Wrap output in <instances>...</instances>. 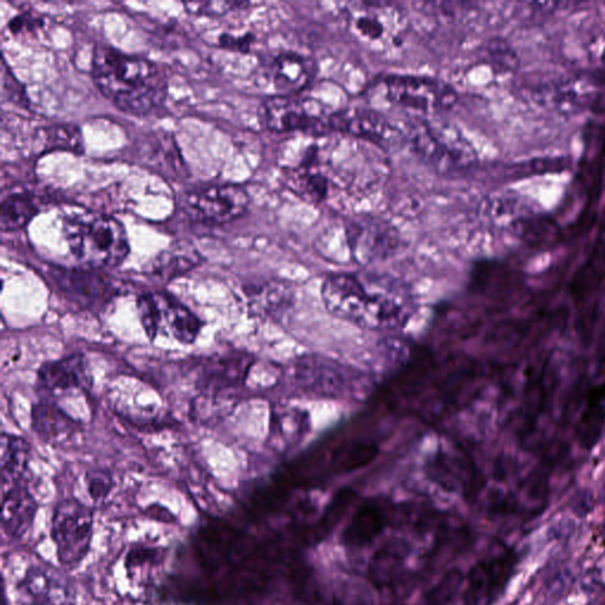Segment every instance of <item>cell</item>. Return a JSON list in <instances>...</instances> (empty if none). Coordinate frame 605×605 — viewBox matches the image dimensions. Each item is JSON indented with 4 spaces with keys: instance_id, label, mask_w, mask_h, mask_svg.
<instances>
[{
    "instance_id": "obj_1",
    "label": "cell",
    "mask_w": 605,
    "mask_h": 605,
    "mask_svg": "<svg viewBox=\"0 0 605 605\" xmlns=\"http://www.w3.org/2000/svg\"><path fill=\"white\" fill-rule=\"evenodd\" d=\"M91 75L101 93L130 115L148 114L166 97L167 82L158 65L106 45L95 48Z\"/></svg>"
},
{
    "instance_id": "obj_2",
    "label": "cell",
    "mask_w": 605,
    "mask_h": 605,
    "mask_svg": "<svg viewBox=\"0 0 605 605\" xmlns=\"http://www.w3.org/2000/svg\"><path fill=\"white\" fill-rule=\"evenodd\" d=\"M71 253L88 269H113L129 253L128 236L119 220L97 213H76L63 221Z\"/></svg>"
},
{
    "instance_id": "obj_3",
    "label": "cell",
    "mask_w": 605,
    "mask_h": 605,
    "mask_svg": "<svg viewBox=\"0 0 605 605\" xmlns=\"http://www.w3.org/2000/svg\"><path fill=\"white\" fill-rule=\"evenodd\" d=\"M406 138L415 153L440 172L454 173L470 162V152L464 142L446 123L413 117L408 122Z\"/></svg>"
},
{
    "instance_id": "obj_4",
    "label": "cell",
    "mask_w": 605,
    "mask_h": 605,
    "mask_svg": "<svg viewBox=\"0 0 605 605\" xmlns=\"http://www.w3.org/2000/svg\"><path fill=\"white\" fill-rule=\"evenodd\" d=\"M94 537V513L75 499L63 500L52 516L51 538L62 567L75 569L87 558Z\"/></svg>"
},
{
    "instance_id": "obj_5",
    "label": "cell",
    "mask_w": 605,
    "mask_h": 605,
    "mask_svg": "<svg viewBox=\"0 0 605 605\" xmlns=\"http://www.w3.org/2000/svg\"><path fill=\"white\" fill-rule=\"evenodd\" d=\"M138 310L142 327L152 340L160 331L184 344L197 340L201 322L177 299L166 294L142 296L139 298Z\"/></svg>"
},
{
    "instance_id": "obj_6",
    "label": "cell",
    "mask_w": 605,
    "mask_h": 605,
    "mask_svg": "<svg viewBox=\"0 0 605 605\" xmlns=\"http://www.w3.org/2000/svg\"><path fill=\"white\" fill-rule=\"evenodd\" d=\"M383 86L390 102L424 114L450 109L457 99L452 87L431 77L389 75Z\"/></svg>"
},
{
    "instance_id": "obj_7",
    "label": "cell",
    "mask_w": 605,
    "mask_h": 605,
    "mask_svg": "<svg viewBox=\"0 0 605 605\" xmlns=\"http://www.w3.org/2000/svg\"><path fill=\"white\" fill-rule=\"evenodd\" d=\"M518 563L515 551L484 559L467 576L464 605H492L504 593Z\"/></svg>"
},
{
    "instance_id": "obj_8",
    "label": "cell",
    "mask_w": 605,
    "mask_h": 605,
    "mask_svg": "<svg viewBox=\"0 0 605 605\" xmlns=\"http://www.w3.org/2000/svg\"><path fill=\"white\" fill-rule=\"evenodd\" d=\"M569 292L576 308L580 310V328L590 335L598 302L605 295V249L597 245L590 256L575 272L569 284Z\"/></svg>"
},
{
    "instance_id": "obj_9",
    "label": "cell",
    "mask_w": 605,
    "mask_h": 605,
    "mask_svg": "<svg viewBox=\"0 0 605 605\" xmlns=\"http://www.w3.org/2000/svg\"><path fill=\"white\" fill-rule=\"evenodd\" d=\"M263 125L276 133L327 132L330 129L329 116L322 117L312 112L308 101L298 96L277 95L270 97L260 108Z\"/></svg>"
},
{
    "instance_id": "obj_10",
    "label": "cell",
    "mask_w": 605,
    "mask_h": 605,
    "mask_svg": "<svg viewBox=\"0 0 605 605\" xmlns=\"http://www.w3.org/2000/svg\"><path fill=\"white\" fill-rule=\"evenodd\" d=\"M249 204V194L238 185L201 188L186 198V206L195 216L216 224L229 223L243 216Z\"/></svg>"
},
{
    "instance_id": "obj_11",
    "label": "cell",
    "mask_w": 605,
    "mask_h": 605,
    "mask_svg": "<svg viewBox=\"0 0 605 605\" xmlns=\"http://www.w3.org/2000/svg\"><path fill=\"white\" fill-rule=\"evenodd\" d=\"M54 278L63 294L84 309L104 307L115 294L112 282L97 270L56 269Z\"/></svg>"
},
{
    "instance_id": "obj_12",
    "label": "cell",
    "mask_w": 605,
    "mask_h": 605,
    "mask_svg": "<svg viewBox=\"0 0 605 605\" xmlns=\"http://www.w3.org/2000/svg\"><path fill=\"white\" fill-rule=\"evenodd\" d=\"M22 605H75L73 585L55 572L32 567L18 584Z\"/></svg>"
},
{
    "instance_id": "obj_13",
    "label": "cell",
    "mask_w": 605,
    "mask_h": 605,
    "mask_svg": "<svg viewBox=\"0 0 605 605\" xmlns=\"http://www.w3.org/2000/svg\"><path fill=\"white\" fill-rule=\"evenodd\" d=\"M330 129L367 139L382 146L392 145L401 138V132L380 114L367 109L343 110L329 116Z\"/></svg>"
},
{
    "instance_id": "obj_14",
    "label": "cell",
    "mask_w": 605,
    "mask_h": 605,
    "mask_svg": "<svg viewBox=\"0 0 605 605\" xmlns=\"http://www.w3.org/2000/svg\"><path fill=\"white\" fill-rule=\"evenodd\" d=\"M3 530L12 539H21L31 529L37 513V503L24 480L2 486Z\"/></svg>"
},
{
    "instance_id": "obj_15",
    "label": "cell",
    "mask_w": 605,
    "mask_h": 605,
    "mask_svg": "<svg viewBox=\"0 0 605 605\" xmlns=\"http://www.w3.org/2000/svg\"><path fill=\"white\" fill-rule=\"evenodd\" d=\"M316 71L315 61L297 52L279 55L271 67L273 84L282 96H297L309 86Z\"/></svg>"
},
{
    "instance_id": "obj_16",
    "label": "cell",
    "mask_w": 605,
    "mask_h": 605,
    "mask_svg": "<svg viewBox=\"0 0 605 605\" xmlns=\"http://www.w3.org/2000/svg\"><path fill=\"white\" fill-rule=\"evenodd\" d=\"M39 382L51 392L68 389H87L91 376L86 359L81 355L65 357L55 362L45 363L38 372Z\"/></svg>"
},
{
    "instance_id": "obj_17",
    "label": "cell",
    "mask_w": 605,
    "mask_h": 605,
    "mask_svg": "<svg viewBox=\"0 0 605 605\" xmlns=\"http://www.w3.org/2000/svg\"><path fill=\"white\" fill-rule=\"evenodd\" d=\"M393 15L374 4H363L349 11L348 23L356 37L369 44L395 38Z\"/></svg>"
},
{
    "instance_id": "obj_18",
    "label": "cell",
    "mask_w": 605,
    "mask_h": 605,
    "mask_svg": "<svg viewBox=\"0 0 605 605\" xmlns=\"http://www.w3.org/2000/svg\"><path fill=\"white\" fill-rule=\"evenodd\" d=\"M200 252L190 242H177L168 249L159 253L151 264L148 271L152 277L160 281H172V279L184 276L188 271L197 268L201 263Z\"/></svg>"
},
{
    "instance_id": "obj_19",
    "label": "cell",
    "mask_w": 605,
    "mask_h": 605,
    "mask_svg": "<svg viewBox=\"0 0 605 605\" xmlns=\"http://www.w3.org/2000/svg\"><path fill=\"white\" fill-rule=\"evenodd\" d=\"M605 425V382L591 388L577 425V438L584 450H591L600 440Z\"/></svg>"
},
{
    "instance_id": "obj_20",
    "label": "cell",
    "mask_w": 605,
    "mask_h": 605,
    "mask_svg": "<svg viewBox=\"0 0 605 605\" xmlns=\"http://www.w3.org/2000/svg\"><path fill=\"white\" fill-rule=\"evenodd\" d=\"M386 518L379 506L367 503L356 510L346 531L343 533V542L351 548L372 543L385 529Z\"/></svg>"
},
{
    "instance_id": "obj_21",
    "label": "cell",
    "mask_w": 605,
    "mask_h": 605,
    "mask_svg": "<svg viewBox=\"0 0 605 605\" xmlns=\"http://www.w3.org/2000/svg\"><path fill=\"white\" fill-rule=\"evenodd\" d=\"M549 400L548 375L545 366L532 368L524 387L523 421L525 435L531 434Z\"/></svg>"
},
{
    "instance_id": "obj_22",
    "label": "cell",
    "mask_w": 605,
    "mask_h": 605,
    "mask_svg": "<svg viewBox=\"0 0 605 605\" xmlns=\"http://www.w3.org/2000/svg\"><path fill=\"white\" fill-rule=\"evenodd\" d=\"M30 445L15 435L3 434L2 438V486L24 480L29 464Z\"/></svg>"
},
{
    "instance_id": "obj_23",
    "label": "cell",
    "mask_w": 605,
    "mask_h": 605,
    "mask_svg": "<svg viewBox=\"0 0 605 605\" xmlns=\"http://www.w3.org/2000/svg\"><path fill=\"white\" fill-rule=\"evenodd\" d=\"M32 425L45 441L60 439L74 429V420L60 409L41 403L32 412Z\"/></svg>"
},
{
    "instance_id": "obj_24",
    "label": "cell",
    "mask_w": 605,
    "mask_h": 605,
    "mask_svg": "<svg viewBox=\"0 0 605 605\" xmlns=\"http://www.w3.org/2000/svg\"><path fill=\"white\" fill-rule=\"evenodd\" d=\"M38 207L29 195L16 193L3 199L0 224L4 231L22 229L36 216Z\"/></svg>"
},
{
    "instance_id": "obj_25",
    "label": "cell",
    "mask_w": 605,
    "mask_h": 605,
    "mask_svg": "<svg viewBox=\"0 0 605 605\" xmlns=\"http://www.w3.org/2000/svg\"><path fill=\"white\" fill-rule=\"evenodd\" d=\"M474 288L480 291H509L517 284L516 277L506 266L493 262H484L476 266L472 277Z\"/></svg>"
},
{
    "instance_id": "obj_26",
    "label": "cell",
    "mask_w": 605,
    "mask_h": 605,
    "mask_svg": "<svg viewBox=\"0 0 605 605\" xmlns=\"http://www.w3.org/2000/svg\"><path fill=\"white\" fill-rule=\"evenodd\" d=\"M377 447L369 442H356L333 455L336 472L349 473L369 465L376 458Z\"/></svg>"
},
{
    "instance_id": "obj_27",
    "label": "cell",
    "mask_w": 605,
    "mask_h": 605,
    "mask_svg": "<svg viewBox=\"0 0 605 605\" xmlns=\"http://www.w3.org/2000/svg\"><path fill=\"white\" fill-rule=\"evenodd\" d=\"M464 585V576L458 569L447 571L441 580L428 591L422 605H452Z\"/></svg>"
},
{
    "instance_id": "obj_28",
    "label": "cell",
    "mask_w": 605,
    "mask_h": 605,
    "mask_svg": "<svg viewBox=\"0 0 605 605\" xmlns=\"http://www.w3.org/2000/svg\"><path fill=\"white\" fill-rule=\"evenodd\" d=\"M45 145L48 148L67 149L71 152H82L81 130L73 125H57L45 129Z\"/></svg>"
},
{
    "instance_id": "obj_29",
    "label": "cell",
    "mask_w": 605,
    "mask_h": 605,
    "mask_svg": "<svg viewBox=\"0 0 605 605\" xmlns=\"http://www.w3.org/2000/svg\"><path fill=\"white\" fill-rule=\"evenodd\" d=\"M354 498V492L351 490H342L337 493L333 502L328 506V510L325 511L322 519V525L324 531H329L331 528L340 522L344 513L347 512L351 500Z\"/></svg>"
},
{
    "instance_id": "obj_30",
    "label": "cell",
    "mask_w": 605,
    "mask_h": 605,
    "mask_svg": "<svg viewBox=\"0 0 605 605\" xmlns=\"http://www.w3.org/2000/svg\"><path fill=\"white\" fill-rule=\"evenodd\" d=\"M187 12L199 16H223L232 10H237L246 6V3L240 2H192L185 3Z\"/></svg>"
},
{
    "instance_id": "obj_31",
    "label": "cell",
    "mask_w": 605,
    "mask_h": 605,
    "mask_svg": "<svg viewBox=\"0 0 605 605\" xmlns=\"http://www.w3.org/2000/svg\"><path fill=\"white\" fill-rule=\"evenodd\" d=\"M523 489L526 497L533 502H538V500L544 499L548 493V478L542 470L533 471L525 479Z\"/></svg>"
},
{
    "instance_id": "obj_32",
    "label": "cell",
    "mask_w": 605,
    "mask_h": 605,
    "mask_svg": "<svg viewBox=\"0 0 605 605\" xmlns=\"http://www.w3.org/2000/svg\"><path fill=\"white\" fill-rule=\"evenodd\" d=\"M110 490H112V479L106 476V474L94 472L88 477V491L94 502H103Z\"/></svg>"
},
{
    "instance_id": "obj_33",
    "label": "cell",
    "mask_w": 605,
    "mask_h": 605,
    "mask_svg": "<svg viewBox=\"0 0 605 605\" xmlns=\"http://www.w3.org/2000/svg\"><path fill=\"white\" fill-rule=\"evenodd\" d=\"M253 41H255V37H253L251 34H246L243 36L224 34L219 38V44L221 47L239 52L249 51Z\"/></svg>"
},
{
    "instance_id": "obj_34",
    "label": "cell",
    "mask_w": 605,
    "mask_h": 605,
    "mask_svg": "<svg viewBox=\"0 0 605 605\" xmlns=\"http://www.w3.org/2000/svg\"><path fill=\"white\" fill-rule=\"evenodd\" d=\"M305 191L314 200H322L327 197L328 180L321 174H311L305 179Z\"/></svg>"
},
{
    "instance_id": "obj_35",
    "label": "cell",
    "mask_w": 605,
    "mask_h": 605,
    "mask_svg": "<svg viewBox=\"0 0 605 605\" xmlns=\"http://www.w3.org/2000/svg\"><path fill=\"white\" fill-rule=\"evenodd\" d=\"M41 24V19H39L38 17L31 16L29 15V13H25V15L17 16L12 19L10 23V29L12 32H15V34H17V32L35 29Z\"/></svg>"
},
{
    "instance_id": "obj_36",
    "label": "cell",
    "mask_w": 605,
    "mask_h": 605,
    "mask_svg": "<svg viewBox=\"0 0 605 605\" xmlns=\"http://www.w3.org/2000/svg\"><path fill=\"white\" fill-rule=\"evenodd\" d=\"M603 153L605 154V139H604V142H603Z\"/></svg>"
}]
</instances>
